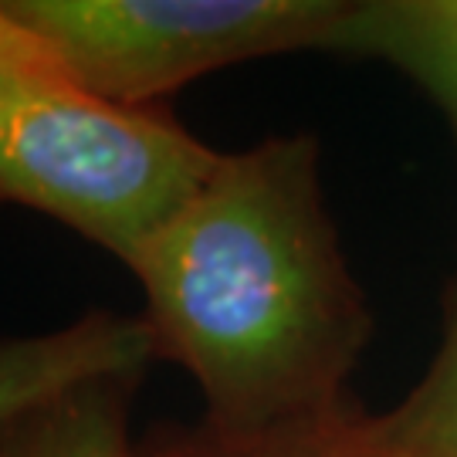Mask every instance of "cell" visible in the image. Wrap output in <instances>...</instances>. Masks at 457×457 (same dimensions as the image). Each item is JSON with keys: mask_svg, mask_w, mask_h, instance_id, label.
Instances as JSON below:
<instances>
[{"mask_svg": "<svg viewBox=\"0 0 457 457\" xmlns=\"http://www.w3.org/2000/svg\"><path fill=\"white\" fill-rule=\"evenodd\" d=\"M156 360L180 362L224 430L349 407L370 312L328 217L319 146L278 136L213 173L129 262Z\"/></svg>", "mask_w": 457, "mask_h": 457, "instance_id": "obj_1", "label": "cell"}, {"mask_svg": "<svg viewBox=\"0 0 457 457\" xmlns=\"http://www.w3.org/2000/svg\"><path fill=\"white\" fill-rule=\"evenodd\" d=\"M217 160L156 105H112L58 75H0V204L48 213L122 264Z\"/></svg>", "mask_w": 457, "mask_h": 457, "instance_id": "obj_2", "label": "cell"}, {"mask_svg": "<svg viewBox=\"0 0 457 457\" xmlns=\"http://www.w3.org/2000/svg\"><path fill=\"white\" fill-rule=\"evenodd\" d=\"M82 92L146 109L251 58L336 51L349 0H0Z\"/></svg>", "mask_w": 457, "mask_h": 457, "instance_id": "obj_3", "label": "cell"}, {"mask_svg": "<svg viewBox=\"0 0 457 457\" xmlns=\"http://www.w3.org/2000/svg\"><path fill=\"white\" fill-rule=\"evenodd\" d=\"M153 360L143 315L88 312L54 332L0 339V420L82 376L146 370Z\"/></svg>", "mask_w": 457, "mask_h": 457, "instance_id": "obj_4", "label": "cell"}, {"mask_svg": "<svg viewBox=\"0 0 457 457\" xmlns=\"http://www.w3.org/2000/svg\"><path fill=\"white\" fill-rule=\"evenodd\" d=\"M146 370L82 376L0 420V457H139L132 393Z\"/></svg>", "mask_w": 457, "mask_h": 457, "instance_id": "obj_5", "label": "cell"}, {"mask_svg": "<svg viewBox=\"0 0 457 457\" xmlns=\"http://www.w3.org/2000/svg\"><path fill=\"white\" fill-rule=\"evenodd\" d=\"M336 51L376 54L403 68L441 102L457 129V0L353 4Z\"/></svg>", "mask_w": 457, "mask_h": 457, "instance_id": "obj_6", "label": "cell"}, {"mask_svg": "<svg viewBox=\"0 0 457 457\" xmlns=\"http://www.w3.org/2000/svg\"><path fill=\"white\" fill-rule=\"evenodd\" d=\"M139 457H396L379 430V417L343 407L305 420L224 430L207 420L163 427L139 444Z\"/></svg>", "mask_w": 457, "mask_h": 457, "instance_id": "obj_7", "label": "cell"}, {"mask_svg": "<svg viewBox=\"0 0 457 457\" xmlns=\"http://www.w3.org/2000/svg\"><path fill=\"white\" fill-rule=\"evenodd\" d=\"M379 430L396 457H457V278L437 360L400 407L379 417Z\"/></svg>", "mask_w": 457, "mask_h": 457, "instance_id": "obj_8", "label": "cell"}, {"mask_svg": "<svg viewBox=\"0 0 457 457\" xmlns=\"http://www.w3.org/2000/svg\"><path fill=\"white\" fill-rule=\"evenodd\" d=\"M0 75H58V79H68L54 62V54L48 51V45L7 14L4 4H0Z\"/></svg>", "mask_w": 457, "mask_h": 457, "instance_id": "obj_9", "label": "cell"}]
</instances>
